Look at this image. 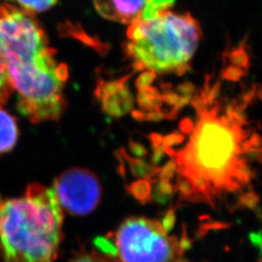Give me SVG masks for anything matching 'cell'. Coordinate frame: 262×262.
Instances as JSON below:
<instances>
[{"label": "cell", "mask_w": 262, "mask_h": 262, "mask_svg": "<svg viewBox=\"0 0 262 262\" xmlns=\"http://www.w3.org/2000/svg\"><path fill=\"white\" fill-rule=\"evenodd\" d=\"M202 92L195 115L178 130L152 139L154 165L130 184L139 199L170 197L177 204L253 209L260 165V135L248 115L254 89L230 102L220 98V83Z\"/></svg>", "instance_id": "cell-1"}, {"label": "cell", "mask_w": 262, "mask_h": 262, "mask_svg": "<svg viewBox=\"0 0 262 262\" xmlns=\"http://www.w3.org/2000/svg\"><path fill=\"white\" fill-rule=\"evenodd\" d=\"M0 53L19 112L34 123L58 120L66 110L68 68L37 21L8 4L0 5Z\"/></svg>", "instance_id": "cell-2"}, {"label": "cell", "mask_w": 262, "mask_h": 262, "mask_svg": "<svg viewBox=\"0 0 262 262\" xmlns=\"http://www.w3.org/2000/svg\"><path fill=\"white\" fill-rule=\"evenodd\" d=\"M63 220V210L52 187L33 183L21 196L0 194L2 261H56Z\"/></svg>", "instance_id": "cell-3"}, {"label": "cell", "mask_w": 262, "mask_h": 262, "mask_svg": "<svg viewBox=\"0 0 262 262\" xmlns=\"http://www.w3.org/2000/svg\"><path fill=\"white\" fill-rule=\"evenodd\" d=\"M196 19L161 10L129 26L124 52L131 64L149 76H181L189 68L201 39Z\"/></svg>", "instance_id": "cell-4"}, {"label": "cell", "mask_w": 262, "mask_h": 262, "mask_svg": "<svg viewBox=\"0 0 262 262\" xmlns=\"http://www.w3.org/2000/svg\"><path fill=\"white\" fill-rule=\"evenodd\" d=\"M120 262H176L181 254L178 239L152 219L134 216L124 221L114 237Z\"/></svg>", "instance_id": "cell-5"}, {"label": "cell", "mask_w": 262, "mask_h": 262, "mask_svg": "<svg viewBox=\"0 0 262 262\" xmlns=\"http://www.w3.org/2000/svg\"><path fill=\"white\" fill-rule=\"evenodd\" d=\"M63 211L84 215L98 206L101 186L97 176L84 168L69 169L59 175L52 187Z\"/></svg>", "instance_id": "cell-6"}, {"label": "cell", "mask_w": 262, "mask_h": 262, "mask_svg": "<svg viewBox=\"0 0 262 262\" xmlns=\"http://www.w3.org/2000/svg\"><path fill=\"white\" fill-rule=\"evenodd\" d=\"M174 0H93L96 12L108 20L130 26L169 9Z\"/></svg>", "instance_id": "cell-7"}, {"label": "cell", "mask_w": 262, "mask_h": 262, "mask_svg": "<svg viewBox=\"0 0 262 262\" xmlns=\"http://www.w3.org/2000/svg\"><path fill=\"white\" fill-rule=\"evenodd\" d=\"M18 137L19 129L16 120L0 107V154L13 150Z\"/></svg>", "instance_id": "cell-8"}, {"label": "cell", "mask_w": 262, "mask_h": 262, "mask_svg": "<svg viewBox=\"0 0 262 262\" xmlns=\"http://www.w3.org/2000/svg\"><path fill=\"white\" fill-rule=\"evenodd\" d=\"M70 262H120L114 253L99 251H84Z\"/></svg>", "instance_id": "cell-9"}, {"label": "cell", "mask_w": 262, "mask_h": 262, "mask_svg": "<svg viewBox=\"0 0 262 262\" xmlns=\"http://www.w3.org/2000/svg\"><path fill=\"white\" fill-rule=\"evenodd\" d=\"M26 13H40L53 8L59 0H17Z\"/></svg>", "instance_id": "cell-10"}, {"label": "cell", "mask_w": 262, "mask_h": 262, "mask_svg": "<svg viewBox=\"0 0 262 262\" xmlns=\"http://www.w3.org/2000/svg\"><path fill=\"white\" fill-rule=\"evenodd\" d=\"M12 92L13 90L10 84L9 77L7 74L5 62L3 56L0 53V107L2 104L6 102Z\"/></svg>", "instance_id": "cell-11"}]
</instances>
